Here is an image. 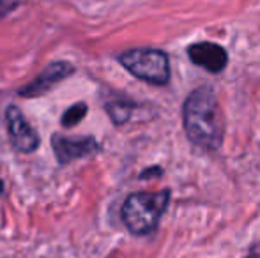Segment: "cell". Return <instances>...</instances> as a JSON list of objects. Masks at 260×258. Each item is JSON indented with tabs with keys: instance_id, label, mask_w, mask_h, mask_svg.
Instances as JSON below:
<instances>
[{
	"instance_id": "ba28073f",
	"label": "cell",
	"mask_w": 260,
	"mask_h": 258,
	"mask_svg": "<svg viewBox=\"0 0 260 258\" xmlns=\"http://www.w3.org/2000/svg\"><path fill=\"white\" fill-rule=\"evenodd\" d=\"M106 112H108L110 119L113 121V124L120 126L126 124L127 121L131 119V114L137 108V104L129 99H117V101H108L105 104Z\"/></svg>"
},
{
	"instance_id": "6da1fadb",
	"label": "cell",
	"mask_w": 260,
	"mask_h": 258,
	"mask_svg": "<svg viewBox=\"0 0 260 258\" xmlns=\"http://www.w3.org/2000/svg\"><path fill=\"white\" fill-rule=\"evenodd\" d=\"M182 124L193 145L218 151L225 136V114L212 87L202 85L188 94L182 106Z\"/></svg>"
},
{
	"instance_id": "8fae6325",
	"label": "cell",
	"mask_w": 260,
	"mask_h": 258,
	"mask_svg": "<svg viewBox=\"0 0 260 258\" xmlns=\"http://www.w3.org/2000/svg\"><path fill=\"white\" fill-rule=\"evenodd\" d=\"M157 175H161V168H149V170H145L144 173L140 175V179H149V177H157Z\"/></svg>"
},
{
	"instance_id": "8992f818",
	"label": "cell",
	"mask_w": 260,
	"mask_h": 258,
	"mask_svg": "<svg viewBox=\"0 0 260 258\" xmlns=\"http://www.w3.org/2000/svg\"><path fill=\"white\" fill-rule=\"evenodd\" d=\"M75 72V65L71 62H66V60H58V62H52L46 65L30 83H27L25 87H21L18 90L21 97H41L45 94H48L55 85H58L60 82H64L68 76H71Z\"/></svg>"
},
{
	"instance_id": "9c48e42d",
	"label": "cell",
	"mask_w": 260,
	"mask_h": 258,
	"mask_svg": "<svg viewBox=\"0 0 260 258\" xmlns=\"http://www.w3.org/2000/svg\"><path fill=\"white\" fill-rule=\"evenodd\" d=\"M87 112H89V106H87V103H75L73 106H69L68 110L64 112V115H62L60 119V124L64 129H71L75 128L76 124H80V122L85 119Z\"/></svg>"
},
{
	"instance_id": "7a4b0ae2",
	"label": "cell",
	"mask_w": 260,
	"mask_h": 258,
	"mask_svg": "<svg viewBox=\"0 0 260 258\" xmlns=\"http://www.w3.org/2000/svg\"><path fill=\"white\" fill-rule=\"evenodd\" d=\"M170 203V190L138 191L124 200L120 217L133 235H149L157 228Z\"/></svg>"
},
{
	"instance_id": "52a82bcc",
	"label": "cell",
	"mask_w": 260,
	"mask_h": 258,
	"mask_svg": "<svg viewBox=\"0 0 260 258\" xmlns=\"http://www.w3.org/2000/svg\"><path fill=\"white\" fill-rule=\"evenodd\" d=\"M188 55L193 64L207 69L209 72H221L229 64V53L223 46L214 43H195L188 48Z\"/></svg>"
},
{
	"instance_id": "30bf717a",
	"label": "cell",
	"mask_w": 260,
	"mask_h": 258,
	"mask_svg": "<svg viewBox=\"0 0 260 258\" xmlns=\"http://www.w3.org/2000/svg\"><path fill=\"white\" fill-rule=\"evenodd\" d=\"M18 6V0H0V20Z\"/></svg>"
},
{
	"instance_id": "277c9868",
	"label": "cell",
	"mask_w": 260,
	"mask_h": 258,
	"mask_svg": "<svg viewBox=\"0 0 260 258\" xmlns=\"http://www.w3.org/2000/svg\"><path fill=\"white\" fill-rule=\"evenodd\" d=\"M6 124H7V134L13 143V147L18 152L30 154L41 143V138L36 133V129L30 126V122L25 119L23 112L18 106L11 104L6 110Z\"/></svg>"
},
{
	"instance_id": "5b68a950",
	"label": "cell",
	"mask_w": 260,
	"mask_h": 258,
	"mask_svg": "<svg viewBox=\"0 0 260 258\" xmlns=\"http://www.w3.org/2000/svg\"><path fill=\"white\" fill-rule=\"evenodd\" d=\"M52 149L60 165H68V163L92 156L101 151L100 143L94 136H68V134L60 133L52 136Z\"/></svg>"
},
{
	"instance_id": "3957f363",
	"label": "cell",
	"mask_w": 260,
	"mask_h": 258,
	"mask_svg": "<svg viewBox=\"0 0 260 258\" xmlns=\"http://www.w3.org/2000/svg\"><path fill=\"white\" fill-rule=\"evenodd\" d=\"M119 64L135 78L152 85H167L170 82V60L163 50L133 48L119 55Z\"/></svg>"
}]
</instances>
